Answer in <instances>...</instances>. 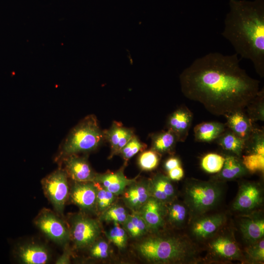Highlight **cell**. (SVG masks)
Masks as SVG:
<instances>
[{
	"label": "cell",
	"mask_w": 264,
	"mask_h": 264,
	"mask_svg": "<svg viewBox=\"0 0 264 264\" xmlns=\"http://www.w3.org/2000/svg\"><path fill=\"white\" fill-rule=\"evenodd\" d=\"M179 79L184 95L217 116L243 110L260 90L259 81L240 66L237 53L207 54L185 68Z\"/></svg>",
	"instance_id": "1"
},
{
	"label": "cell",
	"mask_w": 264,
	"mask_h": 264,
	"mask_svg": "<svg viewBox=\"0 0 264 264\" xmlns=\"http://www.w3.org/2000/svg\"><path fill=\"white\" fill-rule=\"evenodd\" d=\"M221 34L236 53L250 60L257 73L264 77V0H230Z\"/></svg>",
	"instance_id": "2"
},
{
	"label": "cell",
	"mask_w": 264,
	"mask_h": 264,
	"mask_svg": "<svg viewBox=\"0 0 264 264\" xmlns=\"http://www.w3.org/2000/svg\"><path fill=\"white\" fill-rule=\"evenodd\" d=\"M139 253L154 264L184 263L196 262L197 249L188 239L180 236H153L137 245Z\"/></svg>",
	"instance_id": "3"
},
{
	"label": "cell",
	"mask_w": 264,
	"mask_h": 264,
	"mask_svg": "<svg viewBox=\"0 0 264 264\" xmlns=\"http://www.w3.org/2000/svg\"><path fill=\"white\" fill-rule=\"evenodd\" d=\"M105 139L96 117L88 115L70 132L61 146L60 156L89 152L98 148Z\"/></svg>",
	"instance_id": "4"
},
{
	"label": "cell",
	"mask_w": 264,
	"mask_h": 264,
	"mask_svg": "<svg viewBox=\"0 0 264 264\" xmlns=\"http://www.w3.org/2000/svg\"><path fill=\"white\" fill-rule=\"evenodd\" d=\"M221 193L220 186L215 181L189 180L185 189L186 206L194 215L203 214L215 206Z\"/></svg>",
	"instance_id": "5"
},
{
	"label": "cell",
	"mask_w": 264,
	"mask_h": 264,
	"mask_svg": "<svg viewBox=\"0 0 264 264\" xmlns=\"http://www.w3.org/2000/svg\"><path fill=\"white\" fill-rule=\"evenodd\" d=\"M45 195L59 214L63 212L69 195V188L66 172L58 169L42 180Z\"/></svg>",
	"instance_id": "6"
},
{
	"label": "cell",
	"mask_w": 264,
	"mask_h": 264,
	"mask_svg": "<svg viewBox=\"0 0 264 264\" xmlns=\"http://www.w3.org/2000/svg\"><path fill=\"white\" fill-rule=\"evenodd\" d=\"M98 221L82 215H77L71 220L69 230L70 238L78 248L90 246L96 242L100 234Z\"/></svg>",
	"instance_id": "7"
},
{
	"label": "cell",
	"mask_w": 264,
	"mask_h": 264,
	"mask_svg": "<svg viewBox=\"0 0 264 264\" xmlns=\"http://www.w3.org/2000/svg\"><path fill=\"white\" fill-rule=\"evenodd\" d=\"M35 223L49 239L61 245H65L70 239L69 230L65 223L50 210H42Z\"/></svg>",
	"instance_id": "8"
},
{
	"label": "cell",
	"mask_w": 264,
	"mask_h": 264,
	"mask_svg": "<svg viewBox=\"0 0 264 264\" xmlns=\"http://www.w3.org/2000/svg\"><path fill=\"white\" fill-rule=\"evenodd\" d=\"M97 192L94 181H75L70 189L69 197L71 201L81 210L94 213L97 211Z\"/></svg>",
	"instance_id": "9"
},
{
	"label": "cell",
	"mask_w": 264,
	"mask_h": 264,
	"mask_svg": "<svg viewBox=\"0 0 264 264\" xmlns=\"http://www.w3.org/2000/svg\"><path fill=\"white\" fill-rule=\"evenodd\" d=\"M166 210L164 203L151 197L137 211L149 230L156 231L164 226Z\"/></svg>",
	"instance_id": "10"
},
{
	"label": "cell",
	"mask_w": 264,
	"mask_h": 264,
	"mask_svg": "<svg viewBox=\"0 0 264 264\" xmlns=\"http://www.w3.org/2000/svg\"><path fill=\"white\" fill-rule=\"evenodd\" d=\"M193 115L191 110L182 106L172 112L167 120L168 130L176 135L178 141L184 142L191 128Z\"/></svg>",
	"instance_id": "11"
},
{
	"label": "cell",
	"mask_w": 264,
	"mask_h": 264,
	"mask_svg": "<svg viewBox=\"0 0 264 264\" xmlns=\"http://www.w3.org/2000/svg\"><path fill=\"white\" fill-rule=\"evenodd\" d=\"M64 163L67 175L75 181H94L96 174L86 158L72 154L65 157Z\"/></svg>",
	"instance_id": "12"
},
{
	"label": "cell",
	"mask_w": 264,
	"mask_h": 264,
	"mask_svg": "<svg viewBox=\"0 0 264 264\" xmlns=\"http://www.w3.org/2000/svg\"><path fill=\"white\" fill-rule=\"evenodd\" d=\"M262 201V192L259 186L254 183L246 182L241 185L233 207L238 211L251 210Z\"/></svg>",
	"instance_id": "13"
},
{
	"label": "cell",
	"mask_w": 264,
	"mask_h": 264,
	"mask_svg": "<svg viewBox=\"0 0 264 264\" xmlns=\"http://www.w3.org/2000/svg\"><path fill=\"white\" fill-rule=\"evenodd\" d=\"M209 252L214 257L226 260H241V251L236 242L229 236L221 235L208 244Z\"/></svg>",
	"instance_id": "14"
},
{
	"label": "cell",
	"mask_w": 264,
	"mask_h": 264,
	"mask_svg": "<svg viewBox=\"0 0 264 264\" xmlns=\"http://www.w3.org/2000/svg\"><path fill=\"white\" fill-rule=\"evenodd\" d=\"M225 220L223 214L203 217L195 220L191 226V232L198 239H204L213 235Z\"/></svg>",
	"instance_id": "15"
},
{
	"label": "cell",
	"mask_w": 264,
	"mask_h": 264,
	"mask_svg": "<svg viewBox=\"0 0 264 264\" xmlns=\"http://www.w3.org/2000/svg\"><path fill=\"white\" fill-rule=\"evenodd\" d=\"M93 181L117 196L123 193L126 188L135 181L127 178L123 170H120L114 173L96 174Z\"/></svg>",
	"instance_id": "16"
},
{
	"label": "cell",
	"mask_w": 264,
	"mask_h": 264,
	"mask_svg": "<svg viewBox=\"0 0 264 264\" xmlns=\"http://www.w3.org/2000/svg\"><path fill=\"white\" fill-rule=\"evenodd\" d=\"M105 139L110 143V156L119 154L122 148L134 135L132 129L123 126L120 123L113 122L108 130L104 132Z\"/></svg>",
	"instance_id": "17"
},
{
	"label": "cell",
	"mask_w": 264,
	"mask_h": 264,
	"mask_svg": "<svg viewBox=\"0 0 264 264\" xmlns=\"http://www.w3.org/2000/svg\"><path fill=\"white\" fill-rule=\"evenodd\" d=\"M149 188L151 197L164 204L172 201L175 195L170 178L162 174H157L149 180Z\"/></svg>",
	"instance_id": "18"
},
{
	"label": "cell",
	"mask_w": 264,
	"mask_h": 264,
	"mask_svg": "<svg viewBox=\"0 0 264 264\" xmlns=\"http://www.w3.org/2000/svg\"><path fill=\"white\" fill-rule=\"evenodd\" d=\"M123 193L124 201L127 206L133 211H138L151 197L149 180L134 181Z\"/></svg>",
	"instance_id": "19"
},
{
	"label": "cell",
	"mask_w": 264,
	"mask_h": 264,
	"mask_svg": "<svg viewBox=\"0 0 264 264\" xmlns=\"http://www.w3.org/2000/svg\"><path fill=\"white\" fill-rule=\"evenodd\" d=\"M18 258L22 264H44L50 259L47 249L37 243H27L20 246L17 250Z\"/></svg>",
	"instance_id": "20"
},
{
	"label": "cell",
	"mask_w": 264,
	"mask_h": 264,
	"mask_svg": "<svg viewBox=\"0 0 264 264\" xmlns=\"http://www.w3.org/2000/svg\"><path fill=\"white\" fill-rule=\"evenodd\" d=\"M226 126L233 132L245 140L253 129L252 121L243 110H237L225 116Z\"/></svg>",
	"instance_id": "21"
},
{
	"label": "cell",
	"mask_w": 264,
	"mask_h": 264,
	"mask_svg": "<svg viewBox=\"0 0 264 264\" xmlns=\"http://www.w3.org/2000/svg\"><path fill=\"white\" fill-rule=\"evenodd\" d=\"M225 125L219 122H206L194 128L195 139L201 142H211L216 140L225 130Z\"/></svg>",
	"instance_id": "22"
},
{
	"label": "cell",
	"mask_w": 264,
	"mask_h": 264,
	"mask_svg": "<svg viewBox=\"0 0 264 264\" xmlns=\"http://www.w3.org/2000/svg\"><path fill=\"white\" fill-rule=\"evenodd\" d=\"M240 226L244 239L250 244L263 238L264 220L263 218L254 217L244 219L241 221Z\"/></svg>",
	"instance_id": "23"
},
{
	"label": "cell",
	"mask_w": 264,
	"mask_h": 264,
	"mask_svg": "<svg viewBox=\"0 0 264 264\" xmlns=\"http://www.w3.org/2000/svg\"><path fill=\"white\" fill-rule=\"evenodd\" d=\"M222 168L216 177L220 180H232L245 175L248 172L237 156L226 155Z\"/></svg>",
	"instance_id": "24"
},
{
	"label": "cell",
	"mask_w": 264,
	"mask_h": 264,
	"mask_svg": "<svg viewBox=\"0 0 264 264\" xmlns=\"http://www.w3.org/2000/svg\"><path fill=\"white\" fill-rule=\"evenodd\" d=\"M151 139V149L159 154L172 152L178 141L175 134L169 130L153 134Z\"/></svg>",
	"instance_id": "25"
},
{
	"label": "cell",
	"mask_w": 264,
	"mask_h": 264,
	"mask_svg": "<svg viewBox=\"0 0 264 264\" xmlns=\"http://www.w3.org/2000/svg\"><path fill=\"white\" fill-rule=\"evenodd\" d=\"M217 142L224 150L240 157L244 151L245 140L233 132L226 130L216 139Z\"/></svg>",
	"instance_id": "26"
},
{
	"label": "cell",
	"mask_w": 264,
	"mask_h": 264,
	"mask_svg": "<svg viewBox=\"0 0 264 264\" xmlns=\"http://www.w3.org/2000/svg\"><path fill=\"white\" fill-rule=\"evenodd\" d=\"M122 225L127 233L133 238L140 237L149 230L146 223L137 211L129 214Z\"/></svg>",
	"instance_id": "27"
},
{
	"label": "cell",
	"mask_w": 264,
	"mask_h": 264,
	"mask_svg": "<svg viewBox=\"0 0 264 264\" xmlns=\"http://www.w3.org/2000/svg\"><path fill=\"white\" fill-rule=\"evenodd\" d=\"M166 208V216L170 224L177 227L184 224L188 216L187 206L179 202H173Z\"/></svg>",
	"instance_id": "28"
},
{
	"label": "cell",
	"mask_w": 264,
	"mask_h": 264,
	"mask_svg": "<svg viewBox=\"0 0 264 264\" xmlns=\"http://www.w3.org/2000/svg\"><path fill=\"white\" fill-rule=\"evenodd\" d=\"M247 154L264 155V132L263 130L253 128L251 133L245 140L244 150Z\"/></svg>",
	"instance_id": "29"
},
{
	"label": "cell",
	"mask_w": 264,
	"mask_h": 264,
	"mask_svg": "<svg viewBox=\"0 0 264 264\" xmlns=\"http://www.w3.org/2000/svg\"><path fill=\"white\" fill-rule=\"evenodd\" d=\"M248 116L253 121L264 120V91L259 90L254 99L246 107Z\"/></svg>",
	"instance_id": "30"
},
{
	"label": "cell",
	"mask_w": 264,
	"mask_h": 264,
	"mask_svg": "<svg viewBox=\"0 0 264 264\" xmlns=\"http://www.w3.org/2000/svg\"><path fill=\"white\" fill-rule=\"evenodd\" d=\"M129 214L122 206L117 204L111 205L102 212L101 219L103 220L119 224H123L128 218Z\"/></svg>",
	"instance_id": "31"
},
{
	"label": "cell",
	"mask_w": 264,
	"mask_h": 264,
	"mask_svg": "<svg viewBox=\"0 0 264 264\" xmlns=\"http://www.w3.org/2000/svg\"><path fill=\"white\" fill-rule=\"evenodd\" d=\"M224 161V156L216 153H209L202 158L201 166L207 173H217L222 168Z\"/></svg>",
	"instance_id": "32"
},
{
	"label": "cell",
	"mask_w": 264,
	"mask_h": 264,
	"mask_svg": "<svg viewBox=\"0 0 264 264\" xmlns=\"http://www.w3.org/2000/svg\"><path fill=\"white\" fill-rule=\"evenodd\" d=\"M106 236L119 249L126 247L128 240L127 232L120 224L114 222L113 227L106 232Z\"/></svg>",
	"instance_id": "33"
},
{
	"label": "cell",
	"mask_w": 264,
	"mask_h": 264,
	"mask_svg": "<svg viewBox=\"0 0 264 264\" xmlns=\"http://www.w3.org/2000/svg\"><path fill=\"white\" fill-rule=\"evenodd\" d=\"M94 182L97 188L96 209L102 213L112 205L115 195L103 188L99 183Z\"/></svg>",
	"instance_id": "34"
},
{
	"label": "cell",
	"mask_w": 264,
	"mask_h": 264,
	"mask_svg": "<svg viewBox=\"0 0 264 264\" xmlns=\"http://www.w3.org/2000/svg\"><path fill=\"white\" fill-rule=\"evenodd\" d=\"M242 163L247 171L254 173L263 172L264 170V155L257 154L242 155Z\"/></svg>",
	"instance_id": "35"
},
{
	"label": "cell",
	"mask_w": 264,
	"mask_h": 264,
	"mask_svg": "<svg viewBox=\"0 0 264 264\" xmlns=\"http://www.w3.org/2000/svg\"><path fill=\"white\" fill-rule=\"evenodd\" d=\"M159 154L152 149L142 153L139 156L138 163L140 168L144 171H151L157 166Z\"/></svg>",
	"instance_id": "36"
},
{
	"label": "cell",
	"mask_w": 264,
	"mask_h": 264,
	"mask_svg": "<svg viewBox=\"0 0 264 264\" xmlns=\"http://www.w3.org/2000/svg\"><path fill=\"white\" fill-rule=\"evenodd\" d=\"M146 147L145 144L134 135L122 148L120 154L125 160H128Z\"/></svg>",
	"instance_id": "37"
},
{
	"label": "cell",
	"mask_w": 264,
	"mask_h": 264,
	"mask_svg": "<svg viewBox=\"0 0 264 264\" xmlns=\"http://www.w3.org/2000/svg\"><path fill=\"white\" fill-rule=\"evenodd\" d=\"M246 253L249 260L254 263H262L264 261V240L262 238L250 244L246 248Z\"/></svg>",
	"instance_id": "38"
},
{
	"label": "cell",
	"mask_w": 264,
	"mask_h": 264,
	"mask_svg": "<svg viewBox=\"0 0 264 264\" xmlns=\"http://www.w3.org/2000/svg\"><path fill=\"white\" fill-rule=\"evenodd\" d=\"M89 249V254L95 259H105L109 254V245L105 241L100 240L94 242Z\"/></svg>",
	"instance_id": "39"
},
{
	"label": "cell",
	"mask_w": 264,
	"mask_h": 264,
	"mask_svg": "<svg viewBox=\"0 0 264 264\" xmlns=\"http://www.w3.org/2000/svg\"><path fill=\"white\" fill-rule=\"evenodd\" d=\"M168 177L173 180H179L184 176V171L180 166L176 167L168 171Z\"/></svg>",
	"instance_id": "40"
},
{
	"label": "cell",
	"mask_w": 264,
	"mask_h": 264,
	"mask_svg": "<svg viewBox=\"0 0 264 264\" xmlns=\"http://www.w3.org/2000/svg\"><path fill=\"white\" fill-rule=\"evenodd\" d=\"M180 166H181V163L179 159L175 157H172L168 158L164 164V168L167 172Z\"/></svg>",
	"instance_id": "41"
},
{
	"label": "cell",
	"mask_w": 264,
	"mask_h": 264,
	"mask_svg": "<svg viewBox=\"0 0 264 264\" xmlns=\"http://www.w3.org/2000/svg\"><path fill=\"white\" fill-rule=\"evenodd\" d=\"M70 253L68 249L64 251L63 254L56 262L57 264H66L70 263Z\"/></svg>",
	"instance_id": "42"
}]
</instances>
